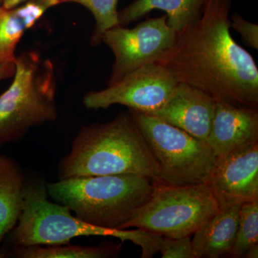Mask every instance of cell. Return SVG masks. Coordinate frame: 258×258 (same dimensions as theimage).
<instances>
[{"mask_svg": "<svg viewBox=\"0 0 258 258\" xmlns=\"http://www.w3.org/2000/svg\"><path fill=\"white\" fill-rule=\"evenodd\" d=\"M258 244V200L242 204L235 242L227 255L244 257L252 246Z\"/></svg>", "mask_w": 258, "mask_h": 258, "instance_id": "18", "label": "cell"}, {"mask_svg": "<svg viewBox=\"0 0 258 258\" xmlns=\"http://www.w3.org/2000/svg\"><path fill=\"white\" fill-rule=\"evenodd\" d=\"M30 245L0 247V258H108L120 253L121 246L103 242L98 246Z\"/></svg>", "mask_w": 258, "mask_h": 258, "instance_id": "17", "label": "cell"}, {"mask_svg": "<svg viewBox=\"0 0 258 258\" xmlns=\"http://www.w3.org/2000/svg\"><path fill=\"white\" fill-rule=\"evenodd\" d=\"M216 101L201 90L179 83L173 96L154 115L208 144Z\"/></svg>", "mask_w": 258, "mask_h": 258, "instance_id": "11", "label": "cell"}, {"mask_svg": "<svg viewBox=\"0 0 258 258\" xmlns=\"http://www.w3.org/2000/svg\"><path fill=\"white\" fill-rule=\"evenodd\" d=\"M176 32L167 24V16L147 18L133 28L117 26L102 36L114 55L108 86L114 84L144 64L155 62L175 42Z\"/></svg>", "mask_w": 258, "mask_h": 258, "instance_id": "9", "label": "cell"}, {"mask_svg": "<svg viewBox=\"0 0 258 258\" xmlns=\"http://www.w3.org/2000/svg\"><path fill=\"white\" fill-rule=\"evenodd\" d=\"M208 0H134L118 13L120 26L134 23L152 10L165 12L167 24L177 33L198 23Z\"/></svg>", "mask_w": 258, "mask_h": 258, "instance_id": "15", "label": "cell"}, {"mask_svg": "<svg viewBox=\"0 0 258 258\" xmlns=\"http://www.w3.org/2000/svg\"><path fill=\"white\" fill-rule=\"evenodd\" d=\"M179 83L166 68L152 62L105 89L86 93L83 103L87 109H107L118 104L131 111L151 114L169 101Z\"/></svg>", "mask_w": 258, "mask_h": 258, "instance_id": "8", "label": "cell"}, {"mask_svg": "<svg viewBox=\"0 0 258 258\" xmlns=\"http://www.w3.org/2000/svg\"><path fill=\"white\" fill-rule=\"evenodd\" d=\"M247 258H257L258 257V244L252 246L251 248L249 249L247 253L245 254V257Z\"/></svg>", "mask_w": 258, "mask_h": 258, "instance_id": "24", "label": "cell"}, {"mask_svg": "<svg viewBox=\"0 0 258 258\" xmlns=\"http://www.w3.org/2000/svg\"><path fill=\"white\" fill-rule=\"evenodd\" d=\"M219 205L258 200V141L217 158L208 182Z\"/></svg>", "mask_w": 258, "mask_h": 258, "instance_id": "10", "label": "cell"}, {"mask_svg": "<svg viewBox=\"0 0 258 258\" xmlns=\"http://www.w3.org/2000/svg\"><path fill=\"white\" fill-rule=\"evenodd\" d=\"M129 112L159 164L157 182L171 186L208 182L217 161L208 144L154 115Z\"/></svg>", "mask_w": 258, "mask_h": 258, "instance_id": "7", "label": "cell"}, {"mask_svg": "<svg viewBox=\"0 0 258 258\" xmlns=\"http://www.w3.org/2000/svg\"><path fill=\"white\" fill-rule=\"evenodd\" d=\"M46 183L25 180L23 211L16 226L0 244V247L30 245H60L83 236L114 237L131 241L142 248V258L159 252L163 236L142 229H108L87 223L73 215L64 205L49 200Z\"/></svg>", "mask_w": 258, "mask_h": 258, "instance_id": "3", "label": "cell"}, {"mask_svg": "<svg viewBox=\"0 0 258 258\" xmlns=\"http://www.w3.org/2000/svg\"><path fill=\"white\" fill-rule=\"evenodd\" d=\"M15 71V62L0 63V83L5 79L14 76Z\"/></svg>", "mask_w": 258, "mask_h": 258, "instance_id": "22", "label": "cell"}, {"mask_svg": "<svg viewBox=\"0 0 258 258\" xmlns=\"http://www.w3.org/2000/svg\"><path fill=\"white\" fill-rule=\"evenodd\" d=\"M153 181L136 174L83 176L46 183L47 195L83 221L119 229L150 197Z\"/></svg>", "mask_w": 258, "mask_h": 258, "instance_id": "4", "label": "cell"}, {"mask_svg": "<svg viewBox=\"0 0 258 258\" xmlns=\"http://www.w3.org/2000/svg\"><path fill=\"white\" fill-rule=\"evenodd\" d=\"M26 1H28V0H3L2 5L6 8H12Z\"/></svg>", "mask_w": 258, "mask_h": 258, "instance_id": "23", "label": "cell"}, {"mask_svg": "<svg viewBox=\"0 0 258 258\" xmlns=\"http://www.w3.org/2000/svg\"><path fill=\"white\" fill-rule=\"evenodd\" d=\"M60 0H28L12 8L0 5V63L15 62V50L29 29Z\"/></svg>", "mask_w": 258, "mask_h": 258, "instance_id": "14", "label": "cell"}, {"mask_svg": "<svg viewBox=\"0 0 258 258\" xmlns=\"http://www.w3.org/2000/svg\"><path fill=\"white\" fill-rule=\"evenodd\" d=\"M241 205H220L216 213L193 234L191 244L195 258L227 255L237 235Z\"/></svg>", "mask_w": 258, "mask_h": 258, "instance_id": "13", "label": "cell"}, {"mask_svg": "<svg viewBox=\"0 0 258 258\" xmlns=\"http://www.w3.org/2000/svg\"><path fill=\"white\" fill-rule=\"evenodd\" d=\"M257 141V108L216 101L208 144L217 159Z\"/></svg>", "mask_w": 258, "mask_h": 258, "instance_id": "12", "label": "cell"}, {"mask_svg": "<svg viewBox=\"0 0 258 258\" xmlns=\"http://www.w3.org/2000/svg\"><path fill=\"white\" fill-rule=\"evenodd\" d=\"M2 3H3V0H0V5H2Z\"/></svg>", "mask_w": 258, "mask_h": 258, "instance_id": "25", "label": "cell"}, {"mask_svg": "<svg viewBox=\"0 0 258 258\" xmlns=\"http://www.w3.org/2000/svg\"><path fill=\"white\" fill-rule=\"evenodd\" d=\"M232 0H208L200 20L177 32L172 46L155 61L179 83L216 101L258 108V68L230 33Z\"/></svg>", "mask_w": 258, "mask_h": 258, "instance_id": "1", "label": "cell"}, {"mask_svg": "<svg viewBox=\"0 0 258 258\" xmlns=\"http://www.w3.org/2000/svg\"><path fill=\"white\" fill-rule=\"evenodd\" d=\"M15 64L13 83L0 96V148L18 143L32 128L58 116L53 62L36 51H25Z\"/></svg>", "mask_w": 258, "mask_h": 258, "instance_id": "5", "label": "cell"}, {"mask_svg": "<svg viewBox=\"0 0 258 258\" xmlns=\"http://www.w3.org/2000/svg\"><path fill=\"white\" fill-rule=\"evenodd\" d=\"M219 208L207 184L171 186L157 181L121 230L137 227L169 238L191 236Z\"/></svg>", "mask_w": 258, "mask_h": 258, "instance_id": "6", "label": "cell"}, {"mask_svg": "<svg viewBox=\"0 0 258 258\" xmlns=\"http://www.w3.org/2000/svg\"><path fill=\"white\" fill-rule=\"evenodd\" d=\"M159 252L163 258H195L191 236L180 238L163 237Z\"/></svg>", "mask_w": 258, "mask_h": 258, "instance_id": "20", "label": "cell"}, {"mask_svg": "<svg viewBox=\"0 0 258 258\" xmlns=\"http://www.w3.org/2000/svg\"><path fill=\"white\" fill-rule=\"evenodd\" d=\"M159 164L132 114L120 112L105 123L83 125L57 165L58 180L131 174L156 182Z\"/></svg>", "mask_w": 258, "mask_h": 258, "instance_id": "2", "label": "cell"}, {"mask_svg": "<svg viewBox=\"0 0 258 258\" xmlns=\"http://www.w3.org/2000/svg\"><path fill=\"white\" fill-rule=\"evenodd\" d=\"M25 180L18 161L0 154V244L23 213Z\"/></svg>", "mask_w": 258, "mask_h": 258, "instance_id": "16", "label": "cell"}, {"mask_svg": "<svg viewBox=\"0 0 258 258\" xmlns=\"http://www.w3.org/2000/svg\"><path fill=\"white\" fill-rule=\"evenodd\" d=\"M231 28L241 35L242 40L251 48L258 49V25L244 20L240 14L234 13L231 16Z\"/></svg>", "mask_w": 258, "mask_h": 258, "instance_id": "21", "label": "cell"}, {"mask_svg": "<svg viewBox=\"0 0 258 258\" xmlns=\"http://www.w3.org/2000/svg\"><path fill=\"white\" fill-rule=\"evenodd\" d=\"M61 4L73 3L82 5L89 10L95 20L91 37L93 46L101 45L102 36L108 29L119 26L118 3L119 0H60Z\"/></svg>", "mask_w": 258, "mask_h": 258, "instance_id": "19", "label": "cell"}]
</instances>
